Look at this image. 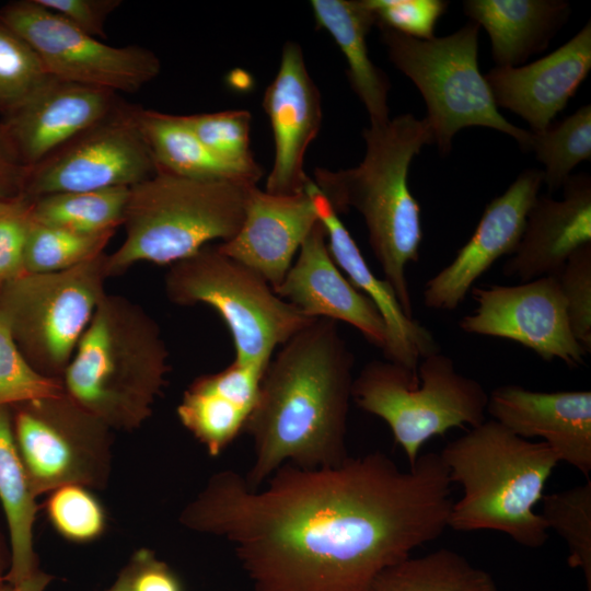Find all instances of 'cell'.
<instances>
[{"label": "cell", "mask_w": 591, "mask_h": 591, "mask_svg": "<svg viewBox=\"0 0 591 591\" xmlns=\"http://www.w3.org/2000/svg\"><path fill=\"white\" fill-rule=\"evenodd\" d=\"M138 121L157 172L254 184L213 155L186 125L182 115L138 107Z\"/></svg>", "instance_id": "83f0119b"}, {"label": "cell", "mask_w": 591, "mask_h": 591, "mask_svg": "<svg viewBox=\"0 0 591 591\" xmlns=\"http://www.w3.org/2000/svg\"><path fill=\"white\" fill-rule=\"evenodd\" d=\"M119 103L114 92L49 76L1 115L0 131L28 170L103 119Z\"/></svg>", "instance_id": "9a60e30c"}, {"label": "cell", "mask_w": 591, "mask_h": 591, "mask_svg": "<svg viewBox=\"0 0 591 591\" xmlns=\"http://www.w3.org/2000/svg\"><path fill=\"white\" fill-rule=\"evenodd\" d=\"M48 77L33 48L0 21V116L20 104Z\"/></svg>", "instance_id": "d590c367"}, {"label": "cell", "mask_w": 591, "mask_h": 591, "mask_svg": "<svg viewBox=\"0 0 591 591\" xmlns=\"http://www.w3.org/2000/svg\"><path fill=\"white\" fill-rule=\"evenodd\" d=\"M106 255L62 271L24 274L0 287V318L43 375L62 379L106 293Z\"/></svg>", "instance_id": "30bf717a"}, {"label": "cell", "mask_w": 591, "mask_h": 591, "mask_svg": "<svg viewBox=\"0 0 591 591\" xmlns=\"http://www.w3.org/2000/svg\"><path fill=\"white\" fill-rule=\"evenodd\" d=\"M391 62L409 78L422 95L434 143L447 155L455 134L486 127L512 137L528 151L530 130L500 114L478 69L479 26L470 22L443 37L419 39L380 28Z\"/></svg>", "instance_id": "9c48e42d"}, {"label": "cell", "mask_w": 591, "mask_h": 591, "mask_svg": "<svg viewBox=\"0 0 591 591\" xmlns=\"http://www.w3.org/2000/svg\"><path fill=\"white\" fill-rule=\"evenodd\" d=\"M129 189L65 192L30 198L32 219L40 224L81 233L116 231L124 223Z\"/></svg>", "instance_id": "f546056e"}, {"label": "cell", "mask_w": 591, "mask_h": 591, "mask_svg": "<svg viewBox=\"0 0 591 591\" xmlns=\"http://www.w3.org/2000/svg\"><path fill=\"white\" fill-rule=\"evenodd\" d=\"M0 21L33 48L49 76L65 81L116 94L135 93L161 70V62L151 50L137 45H106L36 0L4 4Z\"/></svg>", "instance_id": "7c38bea8"}, {"label": "cell", "mask_w": 591, "mask_h": 591, "mask_svg": "<svg viewBox=\"0 0 591 591\" xmlns=\"http://www.w3.org/2000/svg\"><path fill=\"white\" fill-rule=\"evenodd\" d=\"M591 69V23L551 54L524 66L495 67L484 78L497 107L524 119L533 131L547 128Z\"/></svg>", "instance_id": "d6986e66"}, {"label": "cell", "mask_w": 591, "mask_h": 591, "mask_svg": "<svg viewBox=\"0 0 591 591\" xmlns=\"http://www.w3.org/2000/svg\"><path fill=\"white\" fill-rule=\"evenodd\" d=\"M0 591H19L16 587L8 582L4 578L0 579Z\"/></svg>", "instance_id": "7dc6e473"}, {"label": "cell", "mask_w": 591, "mask_h": 591, "mask_svg": "<svg viewBox=\"0 0 591 591\" xmlns=\"http://www.w3.org/2000/svg\"><path fill=\"white\" fill-rule=\"evenodd\" d=\"M157 173L138 121V107L120 103L27 170L22 195L132 187Z\"/></svg>", "instance_id": "4fadbf2b"}, {"label": "cell", "mask_w": 591, "mask_h": 591, "mask_svg": "<svg viewBox=\"0 0 591 591\" xmlns=\"http://www.w3.org/2000/svg\"><path fill=\"white\" fill-rule=\"evenodd\" d=\"M471 293L477 308L460 320L463 332L519 343L542 359H558L569 368L583 364L587 352L571 332L556 276L514 286L473 287Z\"/></svg>", "instance_id": "5bb4252c"}, {"label": "cell", "mask_w": 591, "mask_h": 591, "mask_svg": "<svg viewBox=\"0 0 591 591\" xmlns=\"http://www.w3.org/2000/svg\"><path fill=\"white\" fill-rule=\"evenodd\" d=\"M491 419L514 434L542 438L557 455L588 476L591 472V392H537L502 385L488 394Z\"/></svg>", "instance_id": "ac0fdd59"}, {"label": "cell", "mask_w": 591, "mask_h": 591, "mask_svg": "<svg viewBox=\"0 0 591 591\" xmlns=\"http://www.w3.org/2000/svg\"><path fill=\"white\" fill-rule=\"evenodd\" d=\"M24 464L15 442L12 412L0 407V502L8 531L10 567L4 579L18 587L37 568L33 529L38 511Z\"/></svg>", "instance_id": "4316f807"}, {"label": "cell", "mask_w": 591, "mask_h": 591, "mask_svg": "<svg viewBox=\"0 0 591 591\" xmlns=\"http://www.w3.org/2000/svg\"><path fill=\"white\" fill-rule=\"evenodd\" d=\"M15 442L36 497L66 485L104 489L113 430L65 391L11 407Z\"/></svg>", "instance_id": "8fae6325"}, {"label": "cell", "mask_w": 591, "mask_h": 591, "mask_svg": "<svg viewBox=\"0 0 591 591\" xmlns=\"http://www.w3.org/2000/svg\"><path fill=\"white\" fill-rule=\"evenodd\" d=\"M351 399L386 422L412 467L429 439L484 422L488 393L438 351L422 358L417 372L387 360L366 363L354 378Z\"/></svg>", "instance_id": "52a82bcc"}, {"label": "cell", "mask_w": 591, "mask_h": 591, "mask_svg": "<svg viewBox=\"0 0 591 591\" xmlns=\"http://www.w3.org/2000/svg\"><path fill=\"white\" fill-rule=\"evenodd\" d=\"M318 221L314 200L306 189L297 195H274L254 185L247 193L240 230L217 246L257 271L275 289Z\"/></svg>", "instance_id": "44dd1931"}, {"label": "cell", "mask_w": 591, "mask_h": 591, "mask_svg": "<svg viewBox=\"0 0 591 591\" xmlns=\"http://www.w3.org/2000/svg\"><path fill=\"white\" fill-rule=\"evenodd\" d=\"M439 454L451 483L463 490L452 503L449 528L497 531L530 548L546 543L548 528L534 508L559 460L545 442L521 438L490 419Z\"/></svg>", "instance_id": "277c9868"}, {"label": "cell", "mask_w": 591, "mask_h": 591, "mask_svg": "<svg viewBox=\"0 0 591 591\" xmlns=\"http://www.w3.org/2000/svg\"><path fill=\"white\" fill-rule=\"evenodd\" d=\"M32 201L24 195L0 198V287L25 274L24 250Z\"/></svg>", "instance_id": "f35d334b"}, {"label": "cell", "mask_w": 591, "mask_h": 591, "mask_svg": "<svg viewBox=\"0 0 591 591\" xmlns=\"http://www.w3.org/2000/svg\"><path fill=\"white\" fill-rule=\"evenodd\" d=\"M114 233H81L32 219L24 250L25 274L57 273L85 263L104 253Z\"/></svg>", "instance_id": "1f68e13d"}, {"label": "cell", "mask_w": 591, "mask_h": 591, "mask_svg": "<svg viewBox=\"0 0 591 591\" xmlns=\"http://www.w3.org/2000/svg\"><path fill=\"white\" fill-rule=\"evenodd\" d=\"M563 188L560 200L536 197L522 236L502 266L507 277L526 282L556 276L577 250L591 243L590 176L570 175Z\"/></svg>", "instance_id": "7402d4cb"}, {"label": "cell", "mask_w": 591, "mask_h": 591, "mask_svg": "<svg viewBox=\"0 0 591 591\" xmlns=\"http://www.w3.org/2000/svg\"><path fill=\"white\" fill-rule=\"evenodd\" d=\"M186 125L219 160L257 184L263 169L250 148L252 115L245 109L182 115Z\"/></svg>", "instance_id": "d6a6232c"}, {"label": "cell", "mask_w": 591, "mask_h": 591, "mask_svg": "<svg viewBox=\"0 0 591 591\" xmlns=\"http://www.w3.org/2000/svg\"><path fill=\"white\" fill-rule=\"evenodd\" d=\"M45 510L55 531L72 543L93 542L107 526L104 506L92 489L81 485H66L50 491Z\"/></svg>", "instance_id": "e575fe53"}, {"label": "cell", "mask_w": 591, "mask_h": 591, "mask_svg": "<svg viewBox=\"0 0 591 591\" xmlns=\"http://www.w3.org/2000/svg\"><path fill=\"white\" fill-rule=\"evenodd\" d=\"M542 185L541 170H524L502 195L486 206L470 240L449 265L426 282L427 308L455 310L496 260L514 252Z\"/></svg>", "instance_id": "e0dca14e"}, {"label": "cell", "mask_w": 591, "mask_h": 591, "mask_svg": "<svg viewBox=\"0 0 591 591\" xmlns=\"http://www.w3.org/2000/svg\"><path fill=\"white\" fill-rule=\"evenodd\" d=\"M10 567V551L0 528V579L4 578Z\"/></svg>", "instance_id": "bcb514c9"}, {"label": "cell", "mask_w": 591, "mask_h": 591, "mask_svg": "<svg viewBox=\"0 0 591 591\" xmlns=\"http://www.w3.org/2000/svg\"><path fill=\"white\" fill-rule=\"evenodd\" d=\"M128 564L131 568V591H183L176 573L150 549L136 551Z\"/></svg>", "instance_id": "b9f144b4"}, {"label": "cell", "mask_w": 591, "mask_h": 591, "mask_svg": "<svg viewBox=\"0 0 591 591\" xmlns=\"http://www.w3.org/2000/svg\"><path fill=\"white\" fill-rule=\"evenodd\" d=\"M62 381L34 369L0 318V407L15 406L63 392Z\"/></svg>", "instance_id": "8d00e7d4"}, {"label": "cell", "mask_w": 591, "mask_h": 591, "mask_svg": "<svg viewBox=\"0 0 591 591\" xmlns=\"http://www.w3.org/2000/svg\"><path fill=\"white\" fill-rule=\"evenodd\" d=\"M451 484L436 452L408 471L381 451L328 467L286 463L256 489L222 470L178 520L231 544L254 591H371L449 528Z\"/></svg>", "instance_id": "6da1fadb"}, {"label": "cell", "mask_w": 591, "mask_h": 591, "mask_svg": "<svg viewBox=\"0 0 591 591\" xmlns=\"http://www.w3.org/2000/svg\"><path fill=\"white\" fill-rule=\"evenodd\" d=\"M50 580L51 577L49 575L38 569L16 588L19 589V591H45Z\"/></svg>", "instance_id": "ee69618b"}, {"label": "cell", "mask_w": 591, "mask_h": 591, "mask_svg": "<svg viewBox=\"0 0 591 591\" xmlns=\"http://www.w3.org/2000/svg\"><path fill=\"white\" fill-rule=\"evenodd\" d=\"M313 18L318 28L334 38L347 61V76L354 92L363 104L370 125L389 121L387 77L370 59L367 36L375 16L367 0H312Z\"/></svg>", "instance_id": "484cf974"}, {"label": "cell", "mask_w": 591, "mask_h": 591, "mask_svg": "<svg viewBox=\"0 0 591 591\" xmlns=\"http://www.w3.org/2000/svg\"><path fill=\"white\" fill-rule=\"evenodd\" d=\"M26 173L0 131V198L22 194Z\"/></svg>", "instance_id": "7bdbcfd3"}, {"label": "cell", "mask_w": 591, "mask_h": 591, "mask_svg": "<svg viewBox=\"0 0 591 591\" xmlns=\"http://www.w3.org/2000/svg\"><path fill=\"white\" fill-rule=\"evenodd\" d=\"M274 135L275 158L265 189L274 195L305 192L311 177L304 159L320 132L323 111L321 93L306 68L301 46L287 42L278 71L263 97Z\"/></svg>", "instance_id": "2e32d148"}, {"label": "cell", "mask_w": 591, "mask_h": 591, "mask_svg": "<svg viewBox=\"0 0 591 591\" xmlns=\"http://www.w3.org/2000/svg\"><path fill=\"white\" fill-rule=\"evenodd\" d=\"M541 514L549 529L568 547V565L579 568L591 591V480L569 489L544 495Z\"/></svg>", "instance_id": "836d02e7"}, {"label": "cell", "mask_w": 591, "mask_h": 591, "mask_svg": "<svg viewBox=\"0 0 591 591\" xmlns=\"http://www.w3.org/2000/svg\"><path fill=\"white\" fill-rule=\"evenodd\" d=\"M529 150L545 166L543 184L548 194L555 193L563 187L575 166L591 160V106H581L544 130H530Z\"/></svg>", "instance_id": "4dcf8cb0"}, {"label": "cell", "mask_w": 591, "mask_h": 591, "mask_svg": "<svg viewBox=\"0 0 591 591\" xmlns=\"http://www.w3.org/2000/svg\"><path fill=\"white\" fill-rule=\"evenodd\" d=\"M362 161L346 170L317 167L313 183L337 215L356 209L363 218L371 250L384 279L407 316L413 303L406 266L419 259L421 210L408 187L410 163L424 146L434 143L426 120L403 114L364 128Z\"/></svg>", "instance_id": "3957f363"}, {"label": "cell", "mask_w": 591, "mask_h": 591, "mask_svg": "<svg viewBox=\"0 0 591 591\" xmlns=\"http://www.w3.org/2000/svg\"><path fill=\"white\" fill-rule=\"evenodd\" d=\"M105 591H131V568L128 563L119 571L113 584Z\"/></svg>", "instance_id": "f6af8a7d"}, {"label": "cell", "mask_w": 591, "mask_h": 591, "mask_svg": "<svg viewBox=\"0 0 591 591\" xmlns=\"http://www.w3.org/2000/svg\"><path fill=\"white\" fill-rule=\"evenodd\" d=\"M254 185L157 172L130 187L125 239L106 255L108 278L138 263L172 265L215 240H231L241 228Z\"/></svg>", "instance_id": "8992f818"}, {"label": "cell", "mask_w": 591, "mask_h": 591, "mask_svg": "<svg viewBox=\"0 0 591 591\" xmlns=\"http://www.w3.org/2000/svg\"><path fill=\"white\" fill-rule=\"evenodd\" d=\"M71 25L92 37L104 36L107 18L121 4L120 0H36Z\"/></svg>", "instance_id": "60d3db41"}, {"label": "cell", "mask_w": 591, "mask_h": 591, "mask_svg": "<svg viewBox=\"0 0 591 591\" xmlns=\"http://www.w3.org/2000/svg\"><path fill=\"white\" fill-rule=\"evenodd\" d=\"M164 289L174 304L216 310L231 334L233 361L262 371L277 348L316 320L281 299L262 275L217 244L170 265Z\"/></svg>", "instance_id": "ba28073f"}, {"label": "cell", "mask_w": 591, "mask_h": 591, "mask_svg": "<svg viewBox=\"0 0 591 591\" xmlns=\"http://www.w3.org/2000/svg\"><path fill=\"white\" fill-rule=\"evenodd\" d=\"M371 591H498L491 575L460 553L440 548L408 557L374 580Z\"/></svg>", "instance_id": "f1b7e54d"}, {"label": "cell", "mask_w": 591, "mask_h": 591, "mask_svg": "<svg viewBox=\"0 0 591 591\" xmlns=\"http://www.w3.org/2000/svg\"><path fill=\"white\" fill-rule=\"evenodd\" d=\"M355 357L338 323L316 318L273 355L244 431L253 464L244 477L256 489L281 465L336 466L349 455L347 421Z\"/></svg>", "instance_id": "7a4b0ae2"}, {"label": "cell", "mask_w": 591, "mask_h": 591, "mask_svg": "<svg viewBox=\"0 0 591 591\" xmlns=\"http://www.w3.org/2000/svg\"><path fill=\"white\" fill-rule=\"evenodd\" d=\"M274 291L313 318L345 322L383 350L386 328L373 302L356 289L335 264L321 221L302 243L296 260Z\"/></svg>", "instance_id": "ffe728a7"}, {"label": "cell", "mask_w": 591, "mask_h": 591, "mask_svg": "<svg viewBox=\"0 0 591 591\" xmlns=\"http://www.w3.org/2000/svg\"><path fill=\"white\" fill-rule=\"evenodd\" d=\"M263 373L232 361L221 371L197 376L183 393L178 420L210 456L220 455L244 431Z\"/></svg>", "instance_id": "cb8c5ba5"}, {"label": "cell", "mask_w": 591, "mask_h": 591, "mask_svg": "<svg viewBox=\"0 0 591 591\" xmlns=\"http://www.w3.org/2000/svg\"><path fill=\"white\" fill-rule=\"evenodd\" d=\"M463 10L487 32L496 67H518L543 51L570 15L561 0H466Z\"/></svg>", "instance_id": "d4e9b609"}, {"label": "cell", "mask_w": 591, "mask_h": 591, "mask_svg": "<svg viewBox=\"0 0 591 591\" xmlns=\"http://www.w3.org/2000/svg\"><path fill=\"white\" fill-rule=\"evenodd\" d=\"M379 28L430 39L449 2L443 0H367Z\"/></svg>", "instance_id": "ab89813d"}, {"label": "cell", "mask_w": 591, "mask_h": 591, "mask_svg": "<svg viewBox=\"0 0 591 591\" xmlns=\"http://www.w3.org/2000/svg\"><path fill=\"white\" fill-rule=\"evenodd\" d=\"M571 332L591 351V243L581 246L556 275Z\"/></svg>", "instance_id": "74e56055"}, {"label": "cell", "mask_w": 591, "mask_h": 591, "mask_svg": "<svg viewBox=\"0 0 591 591\" xmlns=\"http://www.w3.org/2000/svg\"><path fill=\"white\" fill-rule=\"evenodd\" d=\"M169 350L139 304L105 293L62 375L65 392L112 430L134 431L166 384Z\"/></svg>", "instance_id": "5b68a950"}, {"label": "cell", "mask_w": 591, "mask_h": 591, "mask_svg": "<svg viewBox=\"0 0 591 591\" xmlns=\"http://www.w3.org/2000/svg\"><path fill=\"white\" fill-rule=\"evenodd\" d=\"M305 189L312 196L325 228L327 246L335 264L349 282L373 302L383 318L386 343L382 352L385 360L417 372L422 358L440 351L432 334L417 320L407 316L390 282L372 273L354 237L312 178Z\"/></svg>", "instance_id": "603a6c76"}]
</instances>
